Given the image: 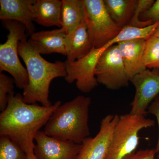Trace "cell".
<instances>
[{
	"instance_id": "cell-24",
	"label": "cell",
	"mask_w": 159,
	"mask_h": 159,
	"mask_svg": "<svg viewBox=\"0 0 159 159\" xmlns=\"http://www.w3.org/2000/svg\"><path fill=\"white\" fill-rule=\"evenodd\" d=\"M142 21H151L153 24L159 22V0L155 1L150 8L141 15Z\"/></svg>"
},
{
	"instance_id": "cell-7",
	"label": "cell",
	"mask_w": 159,
	"mask_h": 159,
	"mask_svg": "<svg viewBox=\"0 0 159 159\" xmlns=\"http://www.w3.org/2000/svg\"><path fill=\"white\" fill-rule=\"evenodd\" d=\"M98 83L116 90L128 86L129 80L118 44L106 49L99 57L96 69Z\"/></svg>"
},
{
	"instance_id": "cell-21",
	"label": "cell",
	"mask_w": 159,
	"mask_h": 159,
	"mask_svg": "<svg viewBox=\"0 0 159 159\" xmlns=\"http://www.w3.org/2000/svg\"><path fill=\"white\" fill-rule=\"evenodd\" d=\"M27 154L8 137L0 136V159H26Z\"/></svg>"
},
{
	"instance_id": "cell-25",
	"label": "cell",
	"mask_w": 159,
	"mask_h": 159,
	"mask_svg": "<svg viewBox=\"0 0 159 159\" xmlns=\"http://www.w3.org/2000/svg\"><path fill=\"white\" fill-rule=\"evenodd\" d=\"M155 149H147L134 152L123 159H155Z\"/></svg>"
},
{
	"instance_id": "cell-17",
	"label": "cell",
	"mask_w": 159,
	"mask_h": 159,
	"mask_svg": "<svg viewBox=\"0 0 159 159\" xmlns=\"http://www.w3.org/2000/svg\"><path fill=\"white\" fill-rule=\"evenodd\" d=\"M61 2L62 27L67 34L85 22L84 4L83 0H62Z\"/></svg>"
},
{
	"instance_id": "cell-10",
	"label": "cell",
	"mask_w": 159,
	"mask_h": 159,
	"mask_svg": "<svg viewBox=\"0 0 159 159\" xmlns=\"http://www.w3.org/2000/svg\"><path fill=\"white\" fill-rule=\"evenodd\" d=\"M119 118L117 114L104 117L96 136L88 137L83 141L76 159H106Z\"/></svg>"
},
{
	"instance_id": "cell-2",
	"label": "cell",
	"mask_w": 159,
	"mask_h": 159,
	"mask_svg": "<svg viewBox=\"0 0 159 159\" xmlns=\"http://www.w3.org/2000/svg\"><path fill=\"white\" fill-rule=\"evenodd\" d=\"M18 53L25 64L29 77L28 85L23 89V100L29 104L39 102L44 106L52 105L49 99L50 84L55 78L66 76L65 63L47 61L27 40L19 43Z\"/></svg>"
},
{
	"instance_id": "cell-13",
	"label": "cell",
	"mask_w": 159,
	"mask_h": 159,
	"mask_svg": "<svg viewBox=\"0 0 159 159\" xmlns=\"http://www.w3.org/2000/svg\"><path fill=\"white\" fill-rule=\"evenodd\" d=\"M35 0H0V19L17 21L26 27L27 34L34 32L31 6Z\"/></svg>"
},
{
	"instance_id": "cell-27",
	"label": "cell",
	"mask_w": 159,
	"mask_h": 159,
	"mask_svg": "<svg viewBox=\"0 0 159 159\" xmlns=\"http://www.w3.org/2000/svg\"><path fill=\"white\" fill-rule=\"evenodd\" d=\"M153 35L156 37L158 38L159 39V25L156 29L155 31L154 32Z\"/></svg>"
},
{
	"instance_id": "cell-8",
	"label": "cell",
	"mask_w": 159,
	"mask_h": 159,
	"mask_svg": "<svg viewBox=\"0 0 159 159\" xmlns=\"http://www.w3.org/2000/svg\"><path fill=\"white\" fill-rule=\"evenodd\" d=\"M93 48L84 57L74 61L66 60L65 63L67 75L66 81L69 83L76 81V86L80 92L88 93L98 85L96 69L99 57L106 49Z\"/></svg>"
},
{
	"instance_id": "cell-29",
	"label": "cell",
	"mask_w": 159,
	"mask_h": 159,
	"mask_svg": "<svg viewBox=\"0 0 159 159\" xmlns=\"http://www.w3.org/2000/svg\"><path fill=\"white\" fill-rule=\"evenodd\" d=\"M155 159H159V157H158L157 158H156Z\"/></svg>"
},
{
	"instance_id": "cell-4",
	"label": "cell",
	"mask_w": 159,
	"mask_h": 159,
	"mask_svg": "<svg viewBox=\"0 0 159 159\" xmlns=\"http://www.w3.org/2000/svg\"><path fill=\"white\" fill-rule=\"evenodd\" d=\"M2 23L9 34L6 42L0 45V73H9L16 87L24 89L29 83V77L27 69L20 60L18 45L28 39L26 27L17 21L4 20Z\"/></svg>"
},
{
	"instance_id": "cell-5",
	"label": "cell",
	"mask_w": 159,
	"mask_h": 159,
	"mask_svg": "<svg viewBox=\"0 0 159 159\" xmlns=\"http://www.w3.org/2000/svg\"><path fill=\"white\" fill-rule=\"evenodd\" d=\"M155 122L144 116L130 113L119 116L106 159H123L135 152L139 143V133L153 127Z\"/></svg>"
},
{
	"instance_id": "cell-11",
	"label": "cell",
	"mask_w": 159,
	"mask_h": 159,
	"mask_svg": "<svg viewBox=\"0 0 159 159\" xmlns=\"http://www.w3.org/2000/svg\"><path fill=\"white\" fill-rule=\"evenodd\" d=\"M34 153L36 159H76L81 144L62 141L40 130L34 139Z\"/></svg>"
},
{
	"instance_id": "cell-22",
	"label": "cell",
	"mask_w": 159,
	"mask_h": 159,
	"mask_svg": "<svg viewBox=\"0 0 159 159\" xmlns=\"http://www.w3.org/2000/svg\"><path fill=\"white\" fill-rule=\"evenodd\" d=\"M13 78L3 73H0V110L3 111L8 105V97L14 94Z\"/></svg>"
},
{
	"instance_id": "cell-19",
	"label": "cell",
	"mask_w": 159,
	"mask_h": 159,
	"mask_svg": "<svg viewBox=\"0 0 159 159\" xmlns=\"http://www.w3.org/2000/svg\"><path fill=\"white\" fill-rule=\"evenodd\" d=\"M159 22L145 27H135L127 25L122 28L116 36L104 46L109 48L118 43L132 40L143 39L147 40L153 35Z\"/></svg>"
},
{
	"instance_id": "cell-18",
	"label": "cell",
	"mask_w": 159,
	"mask_h": 159,
	"mask_svg": "<svg viewBox=\"0 0 159 159\" xmlns=\"http://www.w3.org/2000/svg\"><path fill=\"white\" fill-rule=\"evenodd\" d=\"M107 12L121 28L128 25L133 15L137 0H103Z\"/></svg>"
},
{
	"instance_id": "cell-20",
	"label": "cell",
	"mask_w": 159,
	"mask_h": 159,
	"mask_svg": "<svg viewBox=\"0 0 159 159\" xmlns=\"http://www.w3.org/2000/svg\"><path fill=\"white\" fill-rule=\"evenodd\" d=\"M143 62L146 68L159 70V39L152 35L146 40Z\"/></svg>"
},
{
	"instance_id": "cell-15",
	"label": "cell",
	"mask_w": 159,
	"mask_h": 159,
	"mask_svg": "<svg viewBox=\"0 0 159 159\" xmlns=\"http://www.w3.org/2000/svg\"><path fill=\"white\" fill-rule=\"evenodd\" d=\"M67 60L74 61L84 57L94 48L85 22L82 23L66 36Z\"/></svg>"
},
{
	"instance_id": "cell-3",
	"label": "cell",
	"mask_w": 159,
	"mask_h": 159,
	"mask_svg": "<svg viewBox=\"0 0 159 159\" xmlns=\"http://www.w3.org/2000/svg\"><path fill=\"white\" fill-rule=\"evenodd\" d=\"M89 97L79 96L61 104L45 125L46 134L62 140L81 144L89 136Z\"/></svg>"
},
{
	"instance_id": "cell-1",
	"label": "cell",
	"mask_w": 159,
	"mask_h": 159,
	"mask_svg": "<svg viewBox=\"0 0 159 159\" xmlns=\"http://www.w3.org/2000/svg\"><path fill=\"white\" fill-rule=\"evenodd\" d=\"M61 104L60 101L48 107L29 104L20 94L9 95L8 105L0 114V136L8 137L27 155L34 153L35 136Z\"/></svg>"
},
{
	"instance_id": "cell-12",
	"label": "cell",
	"mask_w": 159,
	"mask_h": 159,
	"mask_svg": "<svg viewBox=\"0 0 159 159\" xmlns=\"http://www.w3.org/2000/svg\"><path fill=\"white\" fill-rule=\"evenodd\" d=\"M66 32L63 28L34 32L28 42L40 54L58 53L66 56Z\"/></svg>"
},
{
	"instance_id": "cell-23",
	"label": "cell",
	"mask_w": 159,
	"mask_h": 159,
	"mask_svg": "<svg viewBox=\"0 0 159 159\" xmlns=\"http://www.w3.org/2000/svg\"><path fill=\"white\" fill-rule=\"evenodd\" d=\"M154 0H138L133 15L128 25L139 27H145L153 24L151 21H142L140 17L142 13L148 10L154 2Z\"/></svg>"
},
{
	"instance_id": "cell-16",
	"label": "cell",
	"mask_w": 159,
	"mask_h": 159,
	"mask_svg": "<svg viewBox=\"0 0 159 159\" xmlns=\"http://www.w3.org/2000/svg\"><path fill=\"white\" fill-rule=\"evenodd\" d=\"M61 4L59 0H35L31 6L33 20L44 27L62 28Z\"/></svg>"
},
{
	"instance_id": "cell-9",
	"label": "cell",
	"mask_w": 159,
	"mask_h": 159,
	"mask_svg": "<svg viewBox=\"0 0 159 159\" xmlns=\"http://www.w3.org/2000/svg\"><path fill=\"white\" fill-rule=\"evenodd\" d=\"M135 89L130 113L145 116L151 102L159 96V70L146 69L130 80Z\"/></svg>"
},
{
	"instance_id": "cell-14",
	"label": "cell",
	"mask_w": 159,
	"mask_h": 159,
	"mask_svg": "<svg viewBox=\"0 0 159 159\" xmlns=\"http://www.w3.org/2000/svg\"><path fill=\"white\" fill-rule=\"evenodd\" d=\"M146 40L139 39L118 43L120 54L129 80L146 70L143 55Z\"/></svg>"
},
{
	"instance_id": "cell-6",
	"label": "cell",
	"mask_w": 159,
	"mask_h": 159,
	"mask_svg": "<svg viewBox=\"0 0 159 159\" xmlns=\"http://www.w3.org/2000/svg\"><path fill=\"white\" fill-rule=\"evenodd\" d=\"M85 22L91 42L100 48L117 36L122 28L111 17L103 0H83Z\"/></svg>"
},
{
	"instance_id": "cell-26",
	"label": "cell",
	"mask_w": 159,
	"mask_h": 159,
	"mask_svg": "<svg viewBox=\"0 0 159 159\" xmlns=\"http://www.w3.org/2000/svg\"><path fill=\"white\" fill-rule=\"evenodd\" d=\"M147 113L155 116L158 124V139L155 151L156 153L158 154V157H159V96L156 97L149 106Z\"/></svg>"
},
{
	"instance_id": "cell-28",
	"label": "cell",
	"mask_w": 159,
	"mask_h": 159,
	"mask_svg": "<svg viewBox=\"0 0 159 159\" xmlns=\"http://www.w3.org/2000/svg\"><path fill=\"white\" fill-rule=\"evenodd\" d=\"M26 159H36L34 156V153L29 154L27 155V158Z\"/></svg>"
}]
</instances>
